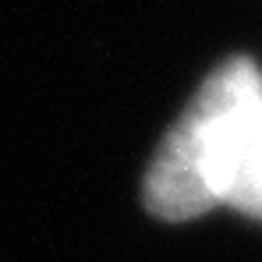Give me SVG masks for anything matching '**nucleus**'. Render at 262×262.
Returning <instances> with one entry per match:
<instances>
[{"label":"nucleus","mask_w":262,"mask_h":262,"mask_svg":"<svg viewBox=\"0 0 262 262\" xmlns=\"http://www.w3.org/2000/svg\"><path fill=\"white\" fill-rule=\"evenodd\" d=\"M145 206L191 220L213 206L262 220V75L248 57L202 82L145 174Z\"/></svg>","instance_id":"1"}]
</instances>
